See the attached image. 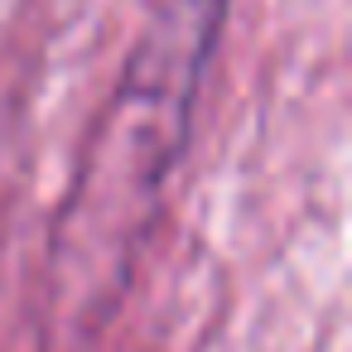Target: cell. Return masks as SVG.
<instances>
[{
    "mask_svg": "<svg viewBox=\"0 0 352 352\" xmlns=\"http://www.w3.org/2000/svg\"><path fill=\"white\" fill-rule=\"evenodd\" d=\"M222 10L227 0H164L155 25L135 44L63 217L68 232H78V251L87 265L126 256L131 236L145 227L164 174L184 150Z\"/></svg>",
    "mask_w": 352,
    "mask_h": 352,
    "instance_id": "cell-1",
    "label": "cell"
}]
</instances>
